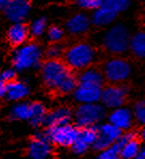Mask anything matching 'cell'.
<instances>
[{
  "label": "cell",
  "mask_w": 145,
  "mask_h": 159,
  "mask_svg": "<svg viewBox=\"0 0 145 159\" xmlns=\"http://www.w3.org/2000/svg\"><path fill=\"white\" fill-rule=\"evenodd\" d=\"M123 131L110 123L98 126V138L93 144V148L99 152L109 148L123 135Z\"/></svg>",
  "instance_id": "cell-10"
},
{
  "label": "cell",
  "mask_w": 145,
  "mask_h": 159,
  "mask_svg": "<svg viewBox=\"0 0 145 159\" xmlns=\"http://www.w3.org/2000/svg\"><path fill=\"white\" fill-rule=\"evenodd\" d=\"M96 58H97V52L92 44L79 42L70 46L66 51L65 64L70 69L84 71L92 67V65L96 61Z\"/></svg>",
  "instance_id": "cell-1"
},
{
  "label": "cell",
  "mask_w": 145,
  "mask_h": 159,
  "mask_svg": "<svg viewBox=\"0 0 145 159\" xmlns=\"http://www.w3.org/2000/svg\"><path fill=\"white\" fill-rule=\"evenodd\" d=\"M97 159H121L119 156V152L115 149L113 146L100 152Z\"/></svg>",
  "instance_id": "cell-30"
},
{
  "label": "cell",
  "mask_w": 145,
  "mask_h": 159,
  "mask_svg": "<svg viewBox=\"0 0 145 159\" xmlns=\"http://www.w3.org/2000/svg\"><path fill=\"white\" fill-rule=\"evenodd\" d=\"M109 123L115 126L121 131H127L132 127L133 124V114L132 111L129 110L128 107H121L118 109L112 110L111 113L109 114Z\"/></svg>",
  "instance_id": "cell-13"
},
{
  "label": "cell",
  "mask_w": 145,
  "mask_h": 159,
  "mask_svg": "<svg viewBox=\"0 0 145 159\" xmlns=\"http://www.w3.org/2000/svg\"><path fill=\"white\" fill-rule=\"evenodd\" d=\"M74 114L68 107H58L48 112L45 125L48 127H59V126L69 125Z\"/></svg>",
  "instance_id": "cell-16"
},
{
  "label": "cell",
  "mask_w": 145,
  "mask_h": 159,
  "mask_svg": "<svg viewBox=\"0 0 145 159\" xmlns=\"http://www.w3.org/2000/svg\"><path fill=\"white\" fill-rule=\"evenodd\" d=\"M103 88L95 86L78 85L75 92L73 93L74 99L79 104H93L101 101V93Z\"/></svg>",
  "instance_id": "cell-14"
},
{
  "label": "cell",
  "mask_w": 145,
  "mask_h": 159,
  "mask_svg": "<svg viewBox=\"0 0 145 159\" xmlns=\"http://www.w3.org/2000/svg\"><path fill=\"white\" fill-rule=\"evenodd\" d=\"M98 138V127H88L79 129V138L71 146L72 152L76 155H83L90 146H93Z\"/></svg>",
  "instance_id": "cell-12"
},
{
  "label": "cell",
  "mask_w": 145,
  "mask_h": 159,
  "mask_svg": "<svg viewBox=\"0 0 145 159\" xmlns=\"http://www.w3.org/2000/svg\"><path fill=\"white\" fill-rule=\"evenodd\" d=\"M64 37V30L58 26H52L48 31V38L53 43H57Z\"/></svg>",
  "instance_id": "cell-28"
},
{
  "label": "cell",
  "mask_w": 145,
  "mask_h": 159,
  "mask_svg": "<svg viewBox=\"0 0 145 159\" xmlns=\"http://www.w3.org/2000/svg\"><path fill=\"white\" fill-rule=\"evenodd\" d=\"M134 159H145V144L141 147L139 154H138V156Z\"/></svg>",
  "instance_id": "cell-34"
},
{
  "label": "cell",
  "mask_w": 145,
  "mask_h": 159,
  "mask_svg": "<svg viewBox=\"0 0 145 159\" xmlns=\"http://www.w3.org/2000/svg\"><path fill=\"white\" fill-rule=\"evenodd\" d=\"M92 20L84 13H78L68 20L66 27L69 34L73 36H81L85 34L90 27Z\"/></svg>",
  "instance_id": "cell-17"
},
{
  "label": "cell",
  "mask_w": 145,
  "mask_h": 159,
  "mask_svg": "<svg viewBox=\"0 0 145 159\" xmlns=\"http://www.w3.org/2000/svg\"><path fill=\"white\" fill-rule=\"evenodd\" d=\"M129 89L124 84H111L102 89L101 102L104 107L115 110L121 107L127 99Z\"/></svg>",
  "instance_id": "cell-9"
},
{
  "label": "cell",
  "mask_w": 145,
  "mask_h": 159,
  "mask_svg": "<svg viewBox=\"0 0 145 159\" xmlns=\"http://www.w3.org/2000/svg\"><path fill=\"white\" fill-rule=\"evenodd\" d=\"M29 95V87L25 82L15 81L7 84V99L11 101H20Z\"/></svg>",
  "instance_id": "cell-19"
},
{
  "label": "cell",
  "mask_w": 145,
  "mask_h": 159,
  "mask_svg": "<svg viewBox=\"0 0 145 159\" xmlns=\"http://www.w3.org/2000/svg\"><path fill=\"white\" fill-rule=\"evenodd\" d=\"M103 72L93 67H90L88 69L82 71L78 78V85H87L103 88Z\"/></svg>",
  "instance_id": "cell-18"
},
{
  "label": "cell",
  "mask_w": 145,
  "mask_h": 159,
  "mask_svg": "<svg viewBox=\"0 0 145 159\" xmlns=\"http://www.w3.org/2000/svg\"><path fill=\"white\" fill-rule=\"evenodd\" d=\"M138 138H139L140 141H142L145 144V125L142 126V128L140 129L139 134H138Z\"/></svg>",
  "instance_id": "cell-33"
},
{
  "label": "cell",
  "mask_w": 145,
  "mask_h": 159,
  "mask_svg": "<svg viewBox=\"0 0 145 159\" xmlns=\"http://www.w3.org/2000/svg\"><path fill=\"white\" fill-rule=\"evenodd\" d=\"M52 154V145L45 132H39L34 135L28 146V155L31 159H48Z\"/></svg>",
  "instance_id": "cell-11"
},
{
  "label": "cell",
  "mask_w": 145,
  "mask_h": 159,
  "mask_svg": "<svg viewBox=\"0 0 145 159\" xmlns=\"http://www.w3.org/2000/svg\"><path fill=\"white\" fill-rule=\"evenodd\" d=\"M130 6L127 0H102L99 9L93 12L92 24L96 27H106L115 20L118 13L124 12Z\"/></svg>",
  "instance_id": "cell-3"
},
{
  "label": "cell",
  "mask_w": 145,
  "mask_h": 159,
  "mask_svg": "<svg viewBox=\"0 0 145 159\" xmlns=\"http://www.w3.org/2000/svg\"><path fill=\"white\" fill-rule=\"evenodd\" d=\"M9 2L10 1H7V0H0V11H6Z\"/></svg>",
  "instance_id": "cell-35"
},
{
  "label": "cell",
  "mask_w": 145,
  "mask_h": 159,
  "mask_svg": "<svg viewBox=\"0 0 145 159\" xmlns=\"http://www.w3.org/2000/svg\"><path fill=\"white\" fill-rule=\"evenodd\" d=\"M103 75L112 84H121L131 75V65L125 58L115 56L106 60L103 66Z\"/></svg>",
  "instance_id": "cell-7"
},
{
  "label": "cell",
  "mask_w": 145,
  "mask_h": 159,
  "mask_svg": "<svg viewBox=\"0 0 145 159\" xmlns=\"http://www.w3.org/2000/svg\"><path fill=\"white\" fill-rule=\"evenodd\" d=\"M45 28H46V20L44 17H40L34 20L31 23L29 28V32L34 37H39L44 34Z\"/></svg>",
  "instance_id": "cell-26"
},
{
  "label": "cell",
  "mask_w": 145,
  "mask_h": 159,
  "mask_svg": "<svg viewBox=\"0 0 145 159\" xmlns=\"http://www.w3.org/2000/svg\"><path fill=\"white\" fill-rule=\"evenodd\" d=\"M30 116V103L20 102L15 104L10 112V117L15 120H25L29 119Z\"/></svg>",
  "instance_id": "cell-24"
},
{
  "label": "cell",
  "mask_w": 145,
  "mask_h": 159,
  "mask_svg": "<svg viewBox=\"0 0 145 159\" xmlns=\"http://www.w3.org/2000/svg\"><path fill=\"white\" fill-rule=\"evenodd\" d=\"M130 38L129 31L124 25L117 24L110 27L102 39V45L107 53L112 55H123L129 50Z\"/></svg>",
  "instance_id": "cell-2"
},
{
  "label": "cell",
  "mask_w": 145,
  "mask_h": 159,
  "mask_svg": "<svg viewBox=\"0 0 145 159\" xmlns=\"http://www.w3.org/2000/svg\"><path fill=\"white\" fill-rule=\"evenodd\" d=\"M141 143L138 137L133 138L130 141H128L123 148L119 152V156L121 159H134L139 154L140 149H141Z\"/></svg>",
  "instance_id": "cell-23"
},
{
  "label": "cell",
  "mask_w": 145,
  "mask_h": 159,
  "mask_svg": "<svg viewBox=\"0 0 145 159\" xmlns=\"http://www.w3.org/2000/svg\"><path fill=\"white\" fill-rule=\"evenodd\" d=\"M28 34H29V30L26 25L23 23H16V24H13L9 29L8 39L13 45L22 46L26 42Z\"/></svg>",
  "instance_id": "cell-20"
},
{
  "label": "cell",
  "mask_w": 145,
  "mask_h": 159,
  "mask_svg": "<svg viewBox=\"0 0 145 159\" xmlns=\"http://www.w3.org/2000/svg\"><path fill=\"white\" fill-rule=\"evenodd\" d=\"M7 95V83L0 79V99L6 97Z\"/></svg>",
  "instance_id": "cell-32"
},
{
  "label": "cell",
  "mask_w": 145,
  "mask_h": 159,
  "mask_svg": "<svg viewBox=\"0 0 145 159\" xmlns=\"http://www.w3.org/2000/svg\"><path fill=\"white\" fill-rule=\"evenodd\" d=\"M29 11L30 3L28 1L13 0V1L9 2L4 13L9 20L14 22V24H16V23H22V20H24L27 17Z\"/></svg>",
  "instance_id": "cell-15"
},
{
  "label": "cell",
  "mask_w": 145,
  "mask_h": 159,
  "mask_svg": "<svg viewBox=\"0 0 145 159\" xmlns=\"http://www.w3.org/2000/svg\"><path fill=\"white\" fill-rule=\"evenodd\" d=\"M46 56L48 57L50 60H59V58L61 57L64 54V48L60 44L58 43H53L46 48Z\"/></svg>",
  "instance_id": "cell-27"
},
{
  "label": "cell",
  "mask_w": 145,
  "mask_h": 159,
  "mask_svg": "<svg viewBox=\"0 0 145 159\" xmlns=\"http://www.w3.org/2000/svg\"><path fill=\"white\" fill-rule=\"evenodd\" d=\"M72 71L61 60L45 61L41 68V78L48 88L58 92L62 82L66 80Z\"/></svg>",
  "instance_id": "cell-5"
},
{
  "label": "cell",
  "mask_w": 145,
  "mask_h": 159,
  "mask_svg": "<svg viewBox=\"0 0 145 159\" xmlns=\"http://www.w3.org/2000/svg\"><path fill=\"white\" fill-rule=\"evenodd\" d=\"M102 4V0H79L78 6L85 10H93L96 11L99 9Z\"/></svg>",
  "instance_id": "cell-29"
},
{
  "label": "cell",
  "mask_w": 145,
  "mask_h": 159,
  "mask_svg": "<svg viewBox=\"0 0 145 159\" xmlns=\"http://www.w3.org/2000/svg\"><path fill=\"white\" fill-rule=\"evenodd\" d=\"M43 52L37 43H27L16 48L12 56V64L16 70L24 71L38 67L42 61Z\"/></svg>",
  "instance_id": "cell-4"
},
{
  "label": "cell",
  "mask_w": 145,
  "mask_h": 159,
  "mask_svg": "<svg viewBox=\"0 0 145 159\" xmlns=\"http://www.w3.org/2000/svg\"><path fill=\"white\" fill-rule=\"evenodd\" d=\"M129 51L134 57L145 59V29H141L130 38Z\"/></svg>",
  "instance_id": "cell-21"
},
{
  "label": "cell",
  "mask_w": 145,
  "mask_h": 159,
  "mask_svg": "<svg viewBox=\"0 0 145 159\" xmlns=\"http://www.w3.org/2000/svg\"><path fill=\"white\" fill-rule=\"evenodd\" d=\"M48 112L41 102H34L30 103V116H29V123L34 127H40L42 125H45L46 117H48Z\"/></svg>",
  "instance_id": "cell-22"
},
{
  "label": "cell",
  "mask_w": 145,
  "mask_h": 159,
  "mask_svg": "<svg viewBox=\"0 0 145 159\" xmlns=\"http://www.w3.org/2000/svg\"><path fill=\"white\" fill-rule=\"evenodd\" d=\"M106 116V107L100 103L79 104L74 112V121L76 127L82 128L97 127Z\"/></svg>",
  "instance_id": "cell-6"
},
{
  "label": "cell",
  "mask_w": 145,
  "mask_h": 159,
  "mask_svg": "<svg viewBox=\"0 0 145 159\" xmlns=\"http://www.w3.org/2000/svg\"><path fill=\"white\" fill-rule=\"evenodd\" d=\"M15 76H16V72L13 69H7L0 73V79L3 82H6L7 84L10 83V82L15 81Z\"/></svg>",
  "instance_id": "cell-31"
},
{
  "label": "cell",
  "mask_w": 145,
  "mask_h": 159,
  "mask_svg": "<svg viewBox=\"0 0 145 159\" xmlns=\"http://www.w3.org/2000/svg\"><path fill=\"white\" fill-rule=\"evenodd\" d=\"M132 114L138 123L145 125V99L135 102L132 107Z\"/></svg>",
  "instance_id": "cell-25"
},
{
  "label": "cell",
  "mask_w": 145,
  "mask_h": 159,
  "mask_svg": "<svg viewBox=\"0 0 145 159\" xmlns=\"http://www.w3.org/2000/svg\"><path fill=\"white\" fill-rule=\"evenodd\" d=\"M48 141L58 146H72L79 138V128L71 124L59 127H48L45 130Z\"/></svg>",
  "instance_id": "cell-8"
}]
</instances>
